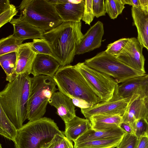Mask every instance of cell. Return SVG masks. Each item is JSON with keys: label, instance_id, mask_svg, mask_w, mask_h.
<instances>
[{"label": "cell", "instance_id": "d4e9b609", "mask_svg": "<svg viewBox=\"0 0 148 148\" xmlns=\"http://www.w3.org/2000/svg\"><path fill=\"white\" fill-rule=\"evenodd\" d=\"M17 58L16 52L0 56V64L6 74V80L7 81L9 82L15 72Z\"/></svg>", "mask_w": 148, "mask_h": 148}, {"label": "cell", "instance_id": "f546056e", "mask_svg": "<svg viewBox=\"0 0 148 148\" xmlns=\"http://www.w3.org/2000/svg\"><path fill=\"white\" fill-rule=\"evenodd\" d=\"M129 39V38H121L109 44L105 52L109 54L117 56L121 52Z\"/></svg>", "mask_w": 148, "mask_h": 148}, {"label": "cell", "instance_id": "60d3db41", "mask_svg": "<svg viewBox=\"0 0 148 148\" xmlns=\"http://www.w3.org/2000/svg\"><path fill=\"white\" fill-rule=\"evenodd\" d=\"M146 100V101L148 105V85L147 86L143 91Z\"/></svg>", "mask_w": 148, "mask_h": 148}, {"label": "cell", "instance_id": "44dd1931", "mask_svg": "<svg viewBox=\"0 0 148 148\" xmlns=\"http://www.w3.org/2000/svg\"><path fill=\"white\" fill-rule=\"evenodd\" d=\"M126 133L120 126L104 131H96L90 128L74 141V143H80L93 140L116 138L123 136Z\"/></svg>", "mask_w": 148, "mask_h": 148}, {"label": "cell", "instance_id": "b9f144b4", "mask_svg": "<svg viewBox=\"0 0 148 148\" xmlns=\"http://www.w3.org/2000/svg\"><path fill=\"white\" fill-rule=\"evenodd\" d=\"M146 119L148 121V114L147 115V116L146 117Z\"/></svg>", "mask_w": 148, "mask_h": 148}, {"label": "cell", "instance_id": "836d02e7", "mask_svg": "<svg viewBox=\"0 0 148 148\" xmlns=\"http://www.w3.org/2000/svg\"><path fill=\"white\" fill-rule=\"evenodd\" d=\"M92 9L95 17L98 18L105 16L106 13L104 0H92Z\"/></svg>", "mask_w": 148, "mask_h": 148}, {"label": "cell", "instance_id": "ba28073f", "mask_svg": "<svg viewBox=\"0 0 148 148\" xmlns=\"http://www.w3.org/2000/svg\"><path fill=\"white\" fill-rule=\"evenodd\" d=\"M75 66L102 101H108L112 98L118 84L113 78L88 66L84 62H79Z\"/></svg>", "mask_w": 148, "mask_h": 148}, {"label": "cell", "instance_id": "7c38bea8", "mask_svg": "<svg viewBox=\"0 0 148 148\" xmlns=\"http://www.w3.org/2000/svg\"><path fill=\"white\" fill-rule=\"evenodd\" d=\"M148 114V105L144 93H136L132 96L122 116V122L127 123L133 127L134 123L136 119L146 118Z\"/></svg>", "mask_w": 148, "mask_h": 148}, {"label": "cell", "instance_id": "d6986e66", "mask_svg": "<svg viewBox=\"0 0 148 148\" xmlns=\"http://www.w3.org/2000/svg\"><path fill=\"white\" fill-rule=\"evenodd\" d=\"M131 12L134 24L137 30V39L140 44L147 49L148 46V12L135 7H132Z\"/></svg>", "mask_w": 148, "mask_h": 148}, {"label": "cell", "instance_id": "ab89813d", "mask_svg": "<svg viewBox=\"0 0 148 148\" xmlns=\"http://www.w3.org/2000/svg\"><path fill=\"white\" fill-rule=\"evenodd\" d=\"M138 8H140L141 10L148 12V0H139Z\"/></svg>", "mask_w": 148, "mask_h": 148}, {"label": "cell", "instance_id": "ac0fdd59", "mask_svg": "<svg viewBox=\"0 0 148 148\" xmlns=\"http://www.w3.org/2000/svg\"><path fill=\"white\" fill-rule=\"evenodd\" d=\"M10 23L14 28L13 34L22 41L29 39H42L43 34L45 32L21 20L19 17L13 18Z\"/></svg>", "mask_w": 148, "mask_h": 148}, {"label": "cell", "instance_id": "8992f818", "mask_svg": "<svg viewBox=\"0 0 148 148\" xmlns=\"http://www.w3.org/2000/svg\"><path fill=\"white\" fill-rule=\"evenodd\" d=\"M56 86L52 77L41 75L30 77L27 119L32 121L43 117L49 99L58 90Z\"/></svg>", "mask_w": 148, "mask_h": 148}, {"label": "cell", "instance_id": "83f0119b", "mask_svg": "<svg viewBox=\"0 0 148 148\" xmlns=\"http://www.w3.org/2000/svg\"><path fill=\"white\" fill-rule=\"evenodd\" d=\"M28 43L32 51L36 54L47 55L53 58L51 49L44 39H34Z\"/></svg>", "mask_w": 148, "mask_h": 148}, {"label": "cell", "instance_id": "74e56055", "mask_svg": "<svg viewBox=\"0 0 148 148\" xmlns=\"http://www.w3.org/2000/svg\"><path fill=\"white\" fill-rule=\"evenodd\" d=\"M120 128L126 133L135 135L133 127L129 124L122 122L120 125Z\"/></svg>", "mask_w": 148, "mask_h": 148}, {"label": "cell", "instance_id": "5bb4252c", "mask_svg": "<svg viewBox=\"0 0 148 148\" xmlns=\"http://www.w3.org/2000/svg\"><path fill=\"white\" fill-rule=\"evenodd\" d=\"M16 52L17 58L15 71L8 82L20 75L30 74L37 54L31 49L28 42L22 44Z\"/></svg>", "mask_w": 148, "mask_h": 148}, {"label": "cell", "instance_id": "9c48e42d", "mask_svg": "<svg viewBox=\"0 0 148 148\" xmlns=\"http://www.w3.org/2000/svg\"><path fill=\"white\" fill-rule=\"evenodd\" d=\"M132 97L123 99L114 93L110 100L102 101L88 108H81V112L85 118L88 120L91 117L97 115L122 116Z\"/></svg>", "mask_w": 148, "mask_h": 148}, {"label": "cell", "instance_id": "484cf974", "mask_svg": "<svg viewBox=\"0 0 148 148\" xmlns=\"http://www.w3.org/2000/svg\"><path fill=\"white\" fill-rule=\"evenodd\" d=\"M23 41L17 39L12 34L0 40V56L16 52Z\"/></svg>", "mask_w": 148, "mask_h": 148}, {"label": "cell", "instance_id": "2e32d148", "mask_svg": "<svg viewBox=\"0 0 148 148\" xmlns=\"http://www.w3.org/2000/svg\"><path fill=\"white\" fill-rule=\"evenodd\" d=\"M148 85V74L127 79L117 85L114 93L123 99L143 91Z\"/></svg>", "mask_w": 148, "mask_h": 148}, {"label": "cell", "instance_id": "ee69618b", "mask_svg": "<svg viewBox=\"0 0 148 148\" xmlns=\"http://www.w3.org/2000/svg\"><path fill=\"white\" fill-rule=\"evenodd\" d=\"M147 49V51H148V46Z\"/></svg>", "mask_w": 148, "mask_h": 148}, {"label": "cell", "instance_id": "8d00e7d4", "mask_svg": "<svg viewBox=\"0 0 148 148\" xmlns=\"http://www.w3.org/2000/svg\"><path fill=\"white\" fill-rule=\"evenodd\" d=\"M135 148H148V136H143L138 138Z\"/></svg>", "mask_w": 148, "mask_h": 148}, {"label": "cell", "instance_id": "e575fe53", "mask_svg": "<svg viewBox=\"0 0 148 148\" xmlns=\"http://www.w3.org/2000/svg\"><path fill=\"white\" fill-rule=\"evenodd\" d=\"M92 0H86L82 20L86 24L90 25L95 16L92 9Z\"/></svg>", "mask_w": 148, "mask_h": 148}, {"label": "cell", "instance_id": "9a60e30c", "mask_svg": "<svg viewBox=\"0 0 148 148\" xmlns=\"http://www.w3.org/2000/svg\"><path fill=\"white\" fill-rule=\"evenodd\" d=\"M49 103L56 109V113L65 123L76 116L75 106L72 99L60 91L53 94L49 100Z\"/></svg>", "mask_w": 148, "mask_h": 148}, {"label": "cell", "instance_id": "cb8c5ba5", "mask_svg": "<svg viewBox=\"0 0 148 148\" xmlns=\"http://www.w3.org/2000/svg\"><path fill=\"white\" fill-rule=\"evenodd\" d=\"M123 136L74 143V148H114L119 145Z\"/></svg>", "mask_w": 148, "mask_h": 148}, {"label": "cell", "instance_id": "30bf717a", "mask_svg": "<svg viewBox=\"0 0 148 148\" xmlns=\"http://www.w3.org/2000/svg\"><path fill=\"white\" fill-rule=\"evenodd\" d=\"M143 47L137 38H131L121 52L116 57L131 68L146 73L144 68L145 59L142 53Z\"/></svg>", "mask_w": 148, "mask_h": 148}, {"label": "cell", "instance_id": "f35d334b", "mask_svg": "<svg viewBox=\"0 0 148 148\" xmlns=\"http://www.w3.org/2000/svg\"><path fill=\"white\" fill-rule=\"evenodd\" d=\"M9 0H0V14L6 10L12 5Z\"/></svg>", "mask_w": 148, "mask_h": 148}, {"label": "cell", "instance_id": "3957f363", "mask_svg": "<svg viewBox=\"0 0 148 148\" xmlns=\"http://www.w3.org/2000/svg\"><path fill=\"white\" fill-rule=\"evenodd\" d=\"M57 134L64 135L54 120L46 117L29 121L17 129L15 148H44Z\"/></svg>", "mask_w": 148, "mask_h": 148}, {"label": "cell", "instance_id": "8fae6325", "mask_svg": "<svg viewBox=\"0 0 148 148\" xmlns=\"http://www.w3.org/2000/svg\"><path fill=\"white\" fill-rule=\"evenodd\" d=\"M56 10L64 22L79 23L83 17L85 0H56Z\"/></svg>", "mask_w": 148, "mask_h": 148}, {"label": "cell", "instance_id": "ffe728a7", "mask_svg": "<svg viewBox=\"0 0 148 148\" xmlns=\"http://www.w3.org/2000/svg\"><path fill=\"white\" fill-rule=\"evenodd\" d=\"M90 128L89 120L76 116L69 122L65 123L64 134L69 140L74 142Z\"/></svg>", "mask_w": 148, "mask_h": 148}, {"label": "cell", "instance_id": "7a4b0ae2", "mask_svg": "<svg viewBox=\"0 0 148 148\" xmlns=\"http://www.w3.org/2000/svg\"><path fill=\"white\" fill-rule=\"evenodd\" d=\"M30 77L26 74L20 75L9 82L0 92V106L17 129L27 119Z\"/></svg>", "mask_w": 148, "mask_h": 148}, {"label": "cell", "instance_id": "5b68a950", "mask_svg": "<svg viewBox=\"0 0 148 148\" xmlns=\"http://www.w3.org/2000/svg\"><path fill=\"white\" fill-rule=\"evenodd\" d=\"M19 18L45 31L55 28L63 21L54 5L48 0H24L19 6Z\"/></svg>", "mask_w": 148, "mask_h": 148}, {"label": "cell", "instance_id": "603a6c76", "mask_svg": "<svg viewBox=\"0 0 148 148\" xmlns=\"http://www.w3.org/2000/svg\"><path fill=\"white\" fill-rule=\"evenodd\" d=\"M17 133V129L0 106V134L14 142Z\"/></svg>", "mask_w": 148, "mask_h": 148}, {"label": "cell", "instance_id": "f1b7e54d", "mask_svg": "<svg viewBox=\"0 0 148 148\" xmlns=\"http://www.w3.org/2000/svg\"><path fill=\"white\" fill-rule=\"evenodd\" d=\"M72 141L64 135L56 134L52 140L45 146L44 148H74Z\"/></svg>", "mask_w": 148, "mask_h": 148}, {"label": "cell", "instance_id": "1f68e13d", "mask_svg": "<svg viewBox=\"0 0 148 148\" xmlns=\"http://www.w3.org/2000/svg\"><path fill=\"white\" fill-rule=\"evenodd\" d=\"M138 140L135 135L126 133L116 148H135Z\"/></svg>", "mask_w": 148, "mask_h": 148}, {"label": "cell", "instance_id": "6da1fadb", "mask_svg": "<svg viewBox=\"0 0 148 148\" xmlns=\"http://www.w3.org/2000/svg\"><path fill=\"white\" fill-rule=\"evenodd\" d=\"M81 22H63L55 28L45 32L42 39L47 42L53 58L60 66L70 64L76 55L83 34Z\"/></svg>", "mask_w": 148, "mask_h": 148}, {"label": "cell", "instance_id": "e0dca14e", "mask_svg": "<svg viewBox=\"0 0 148 148\" xmlns=\"http://www.w3.org/2000/svg\"><path fill=\"white\" fill-rule=\"evenodd\" d=\"M60 67L59 63L52 56L37 54L32 66L31 74L33 76L43 75L53 77Z\"/></svg>", "mask_w": 148, "mask_h": 148}, {"label": "cell", "instance_id": "52a82bcc", "mask_svg": "<svg viewBox=\"0 0 148 148\" xmlns=\"http://www.w3.org/2000/svg\"><path fill=\"white\" fill-rule=\"evenodd\" d=\"M84 62L88 66L111 77L118 84L146 74L129 66L105 51L86 60Z\"/></svg>", "mask_w": 148, "mask_h": 148}, {"label": "cell", "instance_id": "7402d4cb", "mask_svg": "<svg viewBox=\"0 0 148 148\" xmlns=\"http://www.w3.org/2000/svg\"><path fill=\"white\" fill-rule=\"evenodd\" d=\"M91 128L96 131L108 130L119 127L122 122V116L97 115L89 119Z\"/></svg>", "mask_w": 148, "mask_h": 148}, {"label": "cell", "instance_id": "4316f807", "mask_svg": "<svg viewBox=\"0 0 148 148\" xmlns=\"http://www.w3.org/2000/svg\"><path fill=\"white\" fill-rule=\"evenodd\" d=\"M105 4L106 12L113 19L116 18L125 8L122 0H106Z\"/></svg>", "mask_w": 148, "mask_h": 148}, {"label": "cell", "instance_id": "7bdbcfd3", "mask_svg": "<svg viewBox=\"0 0 148 148\" xmlns=\"http://www.w3.org/2000/svg\"><path fill=\"white\" fill-rule=\"evenodd\" d=\"M0 148H2V147L1 146V144H0Z\"/></svg>", "mask_w": 148, "mask_h": 148}, {"label": "cell", "instance_id": "4dcf8cb0", "mask_svg": "<svg viewBox=\"0 0 148 148\" xmlns=\"http://www.w3.org/2000/svg\"><path fill=\"white\" fill-rule=\"evenodd\" d=\"M133 128L135 135L138 138L148 136V121L146 118L136 119L134 123Z\"/></svg>", "mask_w": 148, "mask_h": 148}, {"label": "cell", "instance_id": "277c9868", "mask_svg": "<svg viewBox=\"0 0 148 148\" xmlns=\"http://www.w3.org/2000/svg\"><path fill=\"white\" fill-rule=\"evenodd\" d=\"M53 78L59 91L69 97L81 99L94 105L102 101L75 65L60 66Z\"/></svg>", "mask_w": 148, "mask_h": 148}, {"label": "cell", "instance_id": "d6a6232c", "mask_svg": "<svg viewBox=\"0 0 148 148\" xmlns=\"http://www.w3.org/2000/svg\"><path fill=\"white\" fill-rule=\"evenodd\" d=\"M18 12L15 5L12 4L10 8L0 14V27L7 23L10 22L13 17L16 15Z\"/></svg>", "mask_w": 148, "mask_h": 148}, {"label": "cell", "instance_id": "4fadbf2b", "mask_svg": "<svg viewBox=\"0 0 148 148\" xmlns=\"http://www.w3.org/2000/svg\"><path fill=\"white\" fill-rule=\"evenodd\" d=\"M104 33L103 24L98 21L83 35L76 54H83L99 48Z\"/></svg>", "mask_w": 148, "mask_h": 148}, {"label": "cell", "instance_id": "d590c367", "mask_svg": "<svg viewBox=\"0 0 148 148\" xmlns=\"http://www.w3.org/2000/svg\"><path fill=\"white\" fill-rule=\"evenodd\" d=\"M71 99L75 106L81 108H86L92 106L94 105L89 103L83 100L70 97Z\"/></svg>", "mask_w": 148, "mask_h": 148}]
</instances>
